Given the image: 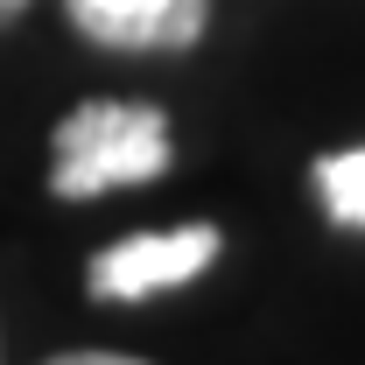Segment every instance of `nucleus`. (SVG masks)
Listing matches in <instances>:
<instances>
[{
  "label": "nucleus",
  "mask_w": 365,
  "mask_h": 365,
  "mask_svg": "<svg viewBox=\"0 0 365 365\" xmlns=\"http://www.w3.org/2000/svg\"><path fill=\"white\" fill-rule=\"evenodd\" d=\"M49 155H56L49 162V190L78 204V197H106V190H127V182H155L176 162V134H169L162 106L91 98V106L56 120Z\"/></svg>",
  "instance_id": "f257e3e1"
},
{
  "label": "nucleus",
  "mask_w": 365,
  "mask_h": 365,
  "mask_svg": "<svg viewBox=\"0 0 365 365\" xmlns=\"http://www.w3.org/2000/svg\"><path fill=\"white\" fill-rule=\"evenodd\" d=\"M225 232L218 225H176V232H134V239H113L98 246L85 267V288L98 302H148V295H169L190 288L197 274L218 260Z\"/></svg>",
  "instance_id": "f03ea898"
},
{
  "label": "nucleus",
  "mask_w": 365,
  "mask_h": 365,
  "mask_svg": "<svg viewBox=\"0 0 365 365\" xmlns=\"http://www.w3.org/2000/svg\"><path fill=\"white\" fill-rule=\"evenodd\" d=\"M71 29L98 49H190L211 0H63Z\"/></svg>",
  "instance_id": "7ed1b4c3"
},
{
  "label": "nucleus",
  "mask_w": 365,
  "mask_h": 365,
  "mask_svg": "<svg viewBox=\"0 0 365 365\" xmlns=\"http://www.w3.org/2000/svg\"><path fill=\"white\" fill-rule=\"evenodd\" d=\"M323 197V218L344 232H365V148H337V155H317V169H309Z\"/></svg>",
  "instance_id": "20e7f679"
},
{
  "label": "nucleus",
  "mask_w": 365,
  "mask_h": 365,
  "mask_svg": "<svg viewBox=\"0 0 365 365\" xmlns=\"http://www.w3.org/2000/svg\"><path fill=\"white\" fill-rule=\"evenodd\" d=\"M43 365H148V359H127V351H56Z\"/></svg>",
  "instance_id": "39448f33"
},
{
  "label": "nucleus",
  "mask_w": 365,
  "mask_h": 365,
  "mask_svg": "<svg viewBox=\"0 0 365 365\" xmlns=\"http://www.w3.org/2000/svg\"><path fill=\"white\" fill-rule=\"evenodd\" d=\"M21 7H29V0H0V21H14V14H21Z\"/></svg>",
  "instance_id": "423d86ee"
}]
</instances>
